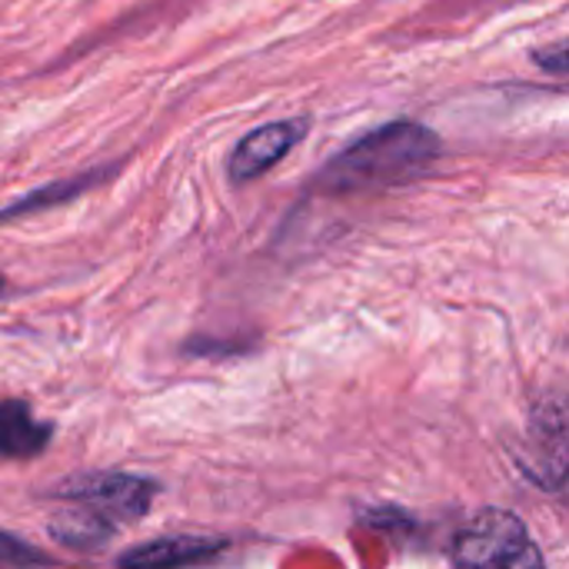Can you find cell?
I'll use <instances>...</instances> for the list:
<instances>
[{
	"label": "cell",
	"instance_id": "1",
	"mask_svg": "<svg viewBox=\"0 0 569 569\" xmlns=\"http://www.w3.org/2000/svg\"><path fill=\"white\" fill-rule=\"evenodd\" d=\"M440 157V137L417 120H393L353 140L337 153L323 173L320 187L333 193L377 190L420 177Z\"/></svg>",
	"mask_w": 569,
	"mask_h": 569
},
{
	"label": "cell",
	"instance_id": "2",
	"mask_svg": "<svg viewBox=\"0 0 569 569\" xmlns=\"http://www.w3.org/2000/svg\"><path fill=\"white\" fill-rule=\"evenodd\" d=\"M157 493L153 480L130 477V473H93L77 477L57 490L60 500L73 503V510L53 523V537L73 547H100L120 527L137 523Z\"/></svg>",
	"mask_w": 569,
	"mask_h": 569
},
{
	"label": "cell",
	"instance_id": "3",
	"mask_svg": "<svg viewBox=\"0 0 569 569\" xmlns=\"http://www.w3.org/2000/svg\"><path fill=\"white\" fill-rule=\"evenodd\" d=\"M453 569H543V557L517 513L490 507L457 533Z\"/></svg>",
	"mask_w": 569,
	"mask_h": 569
},
{
	"label": "cell",
	"instance_id": "4",
	"mask_svg": "<svg viewBox=\"0 0 569 569\" xmlns=\"http://www.w3.org/2000/svg\"><path fill=\"white\" fill-rule=\"evenodd\" d=\"M307 117H290V120H273L257 127L253 133H247L227 163V173L233 183H250L257 177H263L270 167H277L303 137H307Z\"/></svg>",
	"mask_w": 569,
	"mask_h": 569
},
{
	"label": "cell",
	"instance_id": "5",
	"mask_svg": "<svg viewBox=\"0 0 569 569\" xmlns=\"http://www.w3.org/2000/svg\"><path fill=\"white\" fill-rule=\"evenodd\" d=\"M227 547L220 537H167V540H150L130 553L120 557L123 569H183L200 560L217 557Z\"/></svg>",
	"mask_w": 569,
	"mask_h": 569
},
{
	"label": "cell",
	"instance_id": "6",
	"mask_svg": "<svg viewBox=\"0 0 569 569\" xmlns=\"http://www.w3.org/2000/svg\"><path fill=\"white\" fill-rule=\"evenodd\" d=\"M50 440V423L37 420L33 410L20 400L0 403V457L30 460Z\"/></svg>",
	"mask_w": 569,
	"mask_h": 569
},
{
	"label": "cell",
	"instance_id": "7",
	"mask_svg": "<svg viewBox=\"0 0 569 569\" xmlns=\"http://www.w3.org/2000/svg\"><path fill=\"white\" fill-rule=\"evenodd\" d=\"M110 173H113V167H100V170H90V173H80V177L53 180V183H47V187L27 193L23 200L3 207V210H0V223H3V220H17V217L33 213V210H47V207L67 203V200H73L77 193H83L87 187H97V183H100L103 177H110Z\"/></svg>",
	"mask_w": 569,
	"mask_h": 569
},
{
	"label": "cell",
	"instance_id": "8",
	"mask_svg": "<svg viewBox=\"0 0 569 569\" xmlns=\"http://www.w3.org/2000/svg\"><path fill=\"white\" fill-rule=\"evenodd\" d=\"M533 60H537V63H540L543 70H550L553 77H567V70H569L567 40H557L553 47H547V50L533 53Z\"/></svg>",
	"mask_w": 569,
	"mask_h": 569
},
{
	"label": "cell",
	"instance_id": "9",
	"mask_svg": "<svg viewBox=\"0 0 569 569\" xmlns=\"http://www.w3.org/2000/svg\"><path fill=\"white\" fill-rule=\"evenodd\" d=\"M33 560H37L33 550H27L20 540L0 533V563H33Z\"/></svg>",
	"mask_w": 569,
	"mask_h": 569
},
{
	"label": "cell",
	"instance_id": "10",
	"mask_svg": "<svg viewBox=\"0 0 569 569\" xmlns=\"http://www.w3.org/2000/svg\"><path fill=\"white\" fill-rule=\"evenodd\" d=\"M0 290H3V283H0Z\"/></svg>",
	"mask_w": 569,
	"mask_h": 569
}]
</instances>
